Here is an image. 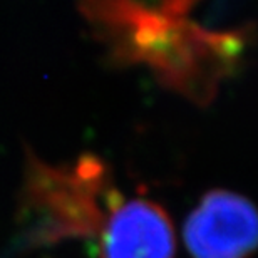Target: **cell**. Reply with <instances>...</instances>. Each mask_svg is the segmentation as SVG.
Masks as SVG:
<instances>
[{"label":"cell","mask_w":258,"mask_h":258,"mask_svg":"<svg viewBox=\"0 0 258 258\" xmlns=\"http://www.w3.org/2000/svg\"><path fill=\"white\" fill-rule=\"evenodd\" d=\"M29 183V196L39 211L49 216L47 231L59 235H89L99 226L102 216L94 203L101 184V168L96 161L82 159L74 171L35 169Z\"/></svg>","instance_id":"cell-2"},{"label":"cell","mask_w":258,"mask_h":258,"mask_svg":"<svg viewBox=\"0 0 258 258\" xmlns=\"http://www.w3.org/2000/svg\"><path fill=\"white\" fill-rule=\"evenodd\" d=\"M256 233L251 201L223 189L203 196L183 228L193 258H248L255 251Z\"/></svg>","instance_id":"cell-1"},{"label":"cell","mask_w":258,"mask_h":258,"mask_svg":"<svg viewBox=\"0 0 258 258\" xmlns=\"http://www.w3.org/2000/svg\"><path fill=\"white\" fill-rule=\"evenodd\" d=\"M173 223L161 206L133 200L112 210L102 228L101 258H174Z\"/></svg>","instance_id":"cell-3"}]
</instances>
